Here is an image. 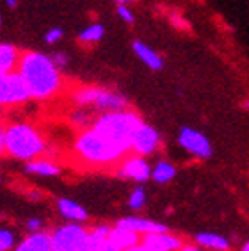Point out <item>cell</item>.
Listing matches in <instances>:
<instances>
[{
    "label": "cell",
    "mask_w": 249,
    "mask_h": 251,
    "mask_svg": "<svg viewBox=\"0 0 249 251\" xmlns=\"http://www.w3.org/2000/svg\"><path fill=\"white\" fill-rule=\"evenodd\" d=\"M18 75L24 78L30 98L53 97L61 89L62 78L59 68L52 63V59L39 52H25L18 59Z\"/></svg>",
    "instance_id": "cell-1"
},
{
    "label": "cell",
    "mask_w": 249,
    "mask_h": 251,
    "mask_svg": "<svg viewBox=\"0 0 249 251\" xmlns=\"http://www.w3.org/2000/svg\"><path fill=\"white\" fill-rule=\"evenodd\" d=\"M141 123L143 120L139 118V114L123 109V111L103 112L93 123V128L100 132L101 135H105L112 143H116L124 151H128L132 148V137L141 126Z\"/></svg>",
    "instance_id": "cell-2"
},
{
    "label": "cell",
    "mask_w": 249,
    "mask_h": 251,
    "mask_svg": "<svg viewBox=\"0 0 249 251\" xmlns=\"http://www.w3.org/2000/svg\"><path fill=\"white\" fill-rule=\"evenodd\" d=\"M75 151L78 157L91 164H110L126 153L123 148L107 139L100 132H96L95 128H89L78 137L75 143Z\"/></svg>",
    "instance_id": "cell-3"
},
{
    "label": "cell",
    "mask_w": 249,
    "mask_h": 251,
    "mask_svg": "<svg viewBox=\"0 0 249 251\" xmlns=\"http://www.w3.org/2000/svg\"><path fill=\"white\" fill-rule=\"evenodd\" d=\"M5 151L16 159L30 160L45 151V141L34 126L15 123L5 128Z\"/></svg>",
    "instance_id": "cell-4"
},
{
    "label": "cell",
    "mask_w": 249,
    "mask_h": 251,
    "mask_svg": "<svg viewBox=\"0 0 249 251\" xmlns=\"http://www.w3.org/2000/svg\"><path fill=\"white\" fill-rule=\"evenodd\" d=\"M89 232H86L78 225H66L57 228L53 235H50L52 251H91L89 250Z\"/></svg>",
    "instance_id": "cell-5"
},
{
    "label": "cell",
    "mask_w": 249,
    "mask_h": 251,
    "mask_svg": "<svg viewBox=\"0 0 249 251\" xmlns=\"http://www.w3.org/2000/svg\"><path fill=\"white\" fill-rule=\"evenodd\" d=\"M29 98L30 95L27 91V86L18 72L0 75V105H16V103H24Z\"/></svg>",
    "instance_id": "cell-6"
},
{
    "label": "cell",
    "mask_w": 249,
    "mask_h": 251,
    "mask_svg": "<svg viewBox=\"0 0 249 251\" xmlns=\"http://www.w3.org/2000/svg\"><path fill=\"white\" fill-rule=\"evenodd\" d=\"M178 141H180V145H182L187 151H191L192 155H196V157H199V159H208V157L212 155L210 141L206 139L203 134H199L198 130L182 128Z\"/></svg>",
    "instance_id": "cell-7"
},
{
    "label": "cell",
    "mask_w": 249,
    "mask_h": 251,
    "mask_svg": "<svg viewBox=\"0 0 249 251\" xmlns=\"http://www.w3.org/2000/svg\"><path fill=\"white\" fill-rule=\"evenodd\" d=\"M158 143H160V137H158L157 130L146 123H141V126L135 130L134 137H132V148L139 155L153 153L158 148Z\"/></svg>",
    "instance_id": "cell-8"
},
{
    "label": "cell",
    "mask_w": 249,
    "mask_h": 251,
    "mask_svg": "<svg viewBox=\"0 0 249 251\" xmlns=\"http://www.w3.org/2000/svg\"><path fill=\"white\" fill-rule=\"evenodd\" d=\"M128 105V100L121 95V93L109 91V89H101L96 95L95 101H93V107H96L98 111L103 112H112V111H123Z\"/></svg>",
    "instance_id": "cell-9"
},
{
    "label": "cell",
    "mask_w": 249,
    "mask_h": 251,
    "mask_svg": "<svg viewBox=\"0 0 249 251\" xmlns=\"http://www.w3.org/2000/svg\"><path fill=\"white\" fill-rule=\"evenodd\" d=\"M141 244H144L151 251H178L182 248V241L178 237H173L166 232L146 233Z\"/></svg>",
    "instance_id": "cell-10"
},
{
    "label": "cell",
    "mask_w": 249,
    "mask_h": 251,
    "mask_svg": "<svg viewBox=\"0 0 249 251\" xmlns=\"http://www.w3.org/2000/svg\"><path fill=\"white\" fill-rule=\"evenodd\" d=\"M120 175L121 176H126V178L135 180V182H146V180L149 178L151 171H149L148 162L144 159H141V157H132V159H128L121 166Z\"/></svg>",
    "instance_id": "cell-11"
},
{
    "label": "cell",
    "mask_w": 249,
    "mask_h": 251,
    "mask_svg": "<svg viewBox=\"0 0 249 251\" xmlns=\"http://www.w3.org/2000/svg\"><path fill=\"white\" fill-rule=\"evenodd\" d=\"M118 226L126 228V230H132L135 233H157V232H166V226L160 225V223L148 221V219H141V218H123L121 221H118Z\"/></svg>",
    "instance_id": "cell-12"
},
{
    "label": "cell",
    "mask_w": 249,
    "mask_h": 251,
    "mask_svg": "<svg viewBox=\"0 0 249 251\" xmlns=\"http://www.w3.org/2000/svg\"><path fill=\"white\" fill-rule=\"evenodd\" d=\"M18 59H20V53L15 45L0 43V75L15 72Z\"/></svg>",
    "instance_id": "cell-13"
},
{
    "label": "cell",
    "mask_w": 249,
    "mask_h": 251,
    "mask_svg": "<svg viewBox=\"0 0 249 251\" xmlns=\"http://www.w3.org/2000/svg\"><path fill=\"white\" fill-rule=\"evenodd\" d=\"M109 239L110 242L114 244L118 250H124V248H130L139 242V233L132 232V230H126V228L116 226L114 230H109Z\"/></svg>",
    "instance_id": "cell-14"
},
{
    "label": "cell",
    "mask_w": 249,
    "mask_h": 251,
    "mask_svg": "<svg viewBox=\"0 0 249 251\" xmlns=\"http://www.w3.org/2000/svg\"><path fill=\"white\" fill-rule=\"evenodd\" d=\"M134 52H135V55H137V57H139L146 66L151 68V70H162L164 68L162 57H160L158 53H155L153 50L149 49L148 45L141 43V41H135Z\"/></svg>",
    "instance_id": "cell-15"
},
{
    "label": "cell",
    "mask_w": 249,
    "mask_h": 251,
    "mask_svg": "<svg viewBox=\"0 0 249 251\" xmlns=\"http://www.w3.org/2000/svg\"><path fill=\"white\" fill-rule=\"evenodd\" d=\"M15 251H52V248H50V235L39 232L32 233Z\"/></svg>",
    "instance_id": "cell-16"
},
{
    "label": "cell",
    "mask_w": 249,
    "mask_h": 251,
    "mask_svg": "<svg viewBox=\"0 0 249 251\" xmlns=\"http://www.w3.org/2000/svg\"><path fill=\"white\" fill-rule=\"evenodd\" d=\"M57 207L61 210V214L64 218L72 219V221H86L87 219V212L78 205V203L72 201V200L61 198L57 201Z\"/></svg>",
    "instance_id": "cell-17"
},
{
    "label": "cell",
    "mask_w": 249,
    "mask_h": 251,
    "mask_svg": "<svg viewBox=\"0 0 249 251\" xmlns=\"http://www.w3.org/2000/svg\"><path fill=\"white\" fill-rule=\"evenodd\" d=\"M198 242L201 246L210 248V250H217V251H226L230 250V242L228 239L221 235H216V233H199L198 235Z\"/></svg>",
    "instance_id": "cell-18"
},
{
    "label": "cell",
    "mask_w": 249,
    "mask_h": 251,
    "mask_svg": "<svg viewBox=\"0 0 249 251\" xmlns=\"http://www.w3.org/2000/svg\"><path fill=\"white\" fill-rule=\"evenodd\" d=\"M27 171L41 175V176H55L59 173V168L50 160H34L27 166Z\"/></svg>",
    "instance_id": "cell-19"
},
{
    "label": "cell",
    "mask_w": 249,
    "mask_h": 251,
    "mask_svg": "<svg viewBox=\"0 0 249 251\" xmlns=\"http://www.w3.org/2000/svg\"><path fill=\"white\" fill-rule=\"evenodd\" d=\"M153 180L158 182V184H166L169 182L171 178H174V175H176V169L174 166H171L169 162H158L157 168L153 169Z\"/></svg>",
    "instance_id": "cell-20"
},
{
    "label": "cell",
    "mask_w": 249,
    "mask_h": 251,
    "mask_svg": "<svg viewBox=\"0 0 249 251\" xmlns=\"http://www.w3.org/2000/svg\"><path fill=\"white\" fill-rule=\"evenodd\" d=\"M100 91V87H82L78 91H75L73 95V101L77 103V105H93V101H95L96 95Z\"/></svg>",
    "instance_id": "cell-21"
},
{
    "label": "cell",
    "mask_w": 249,
    "mask_h": 251,
    "mask_svg": "<svg viewBox=\"0 0 249 251\" xmlns=\"http://www.w3.org/2000/svg\"><path fill=\"white\" fill-rule=\"evenodd\" d=\"M103 34H105V29H103V25L100 24H95V25H89L86 29L80 32V41L84 43H96V41H100L103 38Z\"/></svg>",
    "instance_id": "cell-22"
},
{
    "label": "cell",
    "mask_w": 249,
    "mask_h": 251,
    "mask_svg": "<svg viewBox=\"0 0 249 251\" xmlns=\"http://www.w3.org/2000/svg\"><path fill=\"white\" fill-rule=\"evenodd\" d=\"M130 207L135 208V210H139V208L144 207V203H146V194H144L143 189H135L134 193H132V196H130Z\"/></svg>",
    "instance_id": "cell-23"
},
{
    "label": "cell",
    "mask_w": 249,
    "mask_h": 251,
    "mask_svg": "<svg viewBox=\"0 0 249 251\" xmlns=\"http://www.w3.org/2000/svg\"><path fill=\"white\" fill-rule=\"evenodd\" d=\"M15 246V235L9 230H0V251H9Z\"/></svg>",
    "instance_id": "cell-24"
},
{
    "label": "cell",
    "mask_w": 249,
    "mask_h": 251,
    "mask_svg": "<svg viewBox=\"0 0 249 251\" xmlns=\"http://www.w3.org/2000/svg\"><path fill=\"white\" fill-rule=\"evenodd\" d=\"M116 13H118V16H120L123 22H126V24H134V13H132V9H130V7H126L124 4L118 5Z\"/></svg>",
    "instance_id": "cell-25"
},
{
    "label": "cell",
    "mask_w": 249,
    "mask_h": 251,
    "mask_svg": "<svg viewBox=\"0 0 249 251\" xmlns=\"http://www.w3.org/2000/svg\"><path fill=\"white\" fill-rule=\"evenodd\" d=\"M61 39H62V30L61 29H52L45 34V41L50 43V45L57 43V41H61Z\"/></svg>",
    "instance_id": "cell-26"
},
{
    "label": "cell",
    "mask_w": 249,
    "mask_h": 251,
    "mask_svg": "<svg viewBox=\"0 0 249 251\" xmlns=\"http://www.w3.org/2000/svg\"><path fill=\"white\" fill-rule=\"evenodd\" d=\"M50 59H52V63L57 68H64L68 64V57L64 55V53H53Z\"/></svg>",
    "instance_id": "cell-27"
},
{
    "label": "cell",
    "mask_w": 249,
    "mask_h": 251,
    "mask_svg": "<svg viewBox=\"0 0 249 251\" xmlns=\"http://www.w3.org/2000/svg\"><path fill=\"white\" fill-rule=\"evenodd\" d=\"M121 251H151V250H148V248L144 246V244H141V242H137V244H134V246L124 248V250H121Z\"/></svg>",
    "instance_id": "cell-28"
},
{
    "label": "cell",
    "mask_w": 249,
    "mask_h": 251,
    "mask_svg": "<svg viewBox=\"0 0 249 251\" xmlns=\"http://www.w3.org/2000/svg\"><path fill=\"white\" fill-rule=\"evenodd\" d=\"M5 153V132L4 128H0V155Z\"/></svg>",
    "instance_id": "cell-29"
},
{
    "label": "cell",
    "mask_w": 249,
    "mask_h": 251,
    "mask_svg": "<svg viewBox=\"0 0 249 251\" xmlns=\"http://www.w3.org/2000/svg\"><path fill=\"white\" fill-rule=\"evenodd\" d=\"M171 20H173V24L176 25V27H180V29H187V22H182V20H180V16L173 15Z\"/></svg>",
    "instance_id": "cell-30"
},
{
    "label": "cell",
    "mask_w": 249,
    "mask_h": 251,
    "mask_svg": "<svg viewBox=\"0 0 249 251\" xmlns=\"http://www.w3.org/2000/svg\"><path fill=\"white\" fill-rule=\"evenodd\" d=\"M39 226H41V221H39V219H30L29 221V228L32 230V232L39 230Z\"/></svg>",
    "instance_id": "cell-31"
},
{
    "label": "cell",
    "mask_w": 249,
    "mask_h": 251,
    "mask_svg": "<svg viewBox=\"0 0 249 251\" xmlns=\"http://www.w3.org/2000/svg\"><path fill=\"white\" fill-rule=\"evenodd\" d=\"M5 4L9 5L11 9H15L16 5H18V0H5Z\"/></svg>",
    "instance_id": "cell-32"
},
{
    "label": "cell",
    "mask_w": 249,
    "mask_h": 251,
    "mask_svg": "<svg viewBox=\"0 0 249 251\" xmlns=\"http://www.w3.org/2000/svg\"><path fill=\"white\" fill-rule=\"evenodd\" d=\"M182 251H199V250H198V248H194V246H185Z\"/></svg>",
    "instance_id": "cell-33"
},
{
    "label": "cell",
    "mask_w": 249,
    "mask_h": 251,
    "mask_svg": "<svg viewBox=\"0 0 249 251\" xmlns=\"http://www.w3.org/2000/svg\"><path fill=\"white\" fill-rule=\"evenodd\" d=\"M116 2H120V4H126V2H132V0H116Z\"/></svg>",
    "instance_id": "cell-34"
},
{
    "label": "cell",
    "mask_w": 249,
    "mask_h": 251,
    "mask_svg": "<svg viewBox=\"0 0 249 251\" xmlns=\"http://www.w3.org/2000/svg\"><path fill=\"white\" fill-rule=\"evenodd\" d=\"M242 251H249V244H248V242H246V244H244V248H242Z\"/></svg>",
    "instance_id": "cell-35"
},
{
    "label": "cell",
    "mask_w": 249,
    "mask_h": 251,
    "mask_svg": "<svg viewBox=\"0 0 249 251\" xmlns=\"http://www.w3.org/2000/svg\"><path fill=\"white\" fill-rule=\"evenodd\" d=\"M0 24H2V18H0Z\"/></svg>",
    "instance_id": "cell-36"
}]
</instances>
